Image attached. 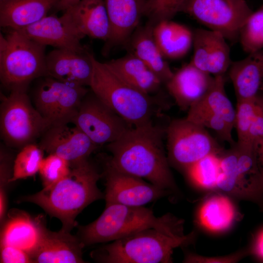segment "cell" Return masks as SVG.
Wrapping results in <instances>:
<instances>
[{
	"instance_id": "1",
	"label": "cell",
	"mask_w": 263,
	"mask_h": 263,
	"mask_svg": "<svg viewBox=\"0 0 263 263\" xmlns=\"http://www.w3.org/2000/svg\"><path fill=\"white\" fill-rule=\"evenodd\" d=\"M165 132L152 121L132 126L118 139L107 144L112 155L107 160L120 172L174 192L177 188L164 149Z\"/></svg>"
},
{
	"instance_id": "2",
	"label": "cell",
	"mask_w": 263,
	"mask_h": 263,
	"mask_svg": "<svg viewBox=\"0 0 263 263\" xmlns=\"http://www.w3.org/2000/svg\"><path fill=\"white\" fill-rule=\"evenodd\" d=\"M70 167L69 174L62 180L19 200L38 206L58 219L61 228L69 231L76 226L75 218L84 208L105 197L97 185L102 174L89 159Z\"/></svg>"
},
{
	"instance_id": "3",
	"label": "cell",
	"mask_w": 263,
	"mask_h": 263,
	"mask_svg": "<svg viewBox=\"0 0 263 263\" xmlns=\"http://www.w3.org/2000/svg\"><path fill=\"white\" fill-rule=\"evenodd\" d=\"M153 228L173 236H184V221L168 213L156 216L144 206L106 205L94 221L79 226L77 236L85 246L113 241L142 230Z\"/></svg>"
},
{
	"instance_id": "4",
	"label": "cell",
	"mask_w": 263,
	"mask_h": 263,
	"mask_svg": "<svg viewBox=\"0 0 263 263\" xmlns=\"http://www.w3.org/2000/svg\"><path fill=\"white\" fill-rule=\"evenodd\" d=\"M195 238L194 231L178 237L149 228L112 241L91 255L104 263H171L174 249L192 244Z\"/></svg>"
},
{
	"instance_id": "5",
	"label": "cell",
	"mask_w": 263,
	"mask_h": 263,
	"mask_svg": "<svg viewBox=\"0 0 263 263\" xmlns=\"http://www.w3.org/2000/svg\"><path fill=\"white\" fill-rule=\"evenodd\" d=\"M91 90L132 126L150 121L156 113V101L118 78L93 55Z\"/></svg>"
},
{
	"instance_id": "6",
	"label": "cell",
	"mask_w": 263,
	"mask_h": 263,
	"mask_svg": "<svg viewBox=\"0 0 263 263\" xmlns=\"http://www.w3.org/2000/svg\"><path fill=\"white\" fill-rule=\"evenodd\" d=\"M46 46L16 30L0 37V79L10 91L27 89L33 80L45 75Z\"/></svg>"
},
{
	"instance_id": "7",
	"label": "cell",
	"mask_w": 263,
	"mask_h": 263,
	"mask_svg": "<svg viewBox=\"0 0 263 263\" xmlns=\"http://www.w3.org/2000/svg\"><path fill=\"white\" fill-rule=\"evenodd\" d=\"M10 92L8 96L0 94V136L7 147L22 149L34 143L52 124L32 106L27 90Z\"/></svg>"
},
{
	"instance_id": "8",
	"label": "cell",
	"mask_w": 263,
	"mask_h": 263,
	"mask_svg": "<svg viewBox=\"0 0 263 263\" xmlns=\"http://www.w3.org/2000/svg\"><path fill=\"white\" fill-rule=\"evenodd\" d=\"M165 131L169 161L184 170L207 156L223 152L206 128L186 118L173 120Z\"/></svg>"
},
{
	"instance_id": "9",
	"label": "cell",
	"mask_w": 263,
	"mask_h": 263,
	"mask_svg": "<svg viewBox=\"0 0 263 263\" xmlns=\"http://www.w3.org/2000/svg\"><path fill=\"white\" fill-rule=\"evenodd\" d=\"M44 77L34 91L35 108L52 125L72 123L90 90L86 87Z\"/></svg>"
},
{
	"instance_id": "10",
	"label": "cell",
	"mask_w": 263,
	"mask_h": 263,
	"mask_svg": "<svg viewBox=\"0 0 263 263\" xmlns=\"http://www.w3.org/2000/svg\"><path fill=\"white\" fill-rule=\"evenodd\" d=\"M72 123L98 146L117 140L132 127L91 90L83 98Z\"/></svg>"
},
{
	"instance_id": "11",
	"label": "cell",
	"mask_w": 263,
	"mask_h": 263,
	"mask_svg": "<svg viewBox=\"0 0 263 263\" xmlns=\"http://www.w3.org/2000/svg\"><path fill=\"white\" fill-rule=\"evenodd\" d=\"M252 12L241 10L229 0H187L181 10L231 43L238 41L240 28Z\"/></svg>"
},
{
	"instance_id": "12",
	"label": "cell",
	"mask_w": 263,
	"mask_h": 263,
	"mask_svg": "<svg viewBox=\"0 0 263 263\" xmlns=\"http://www.w3.org/2000/svg\"><path fill=\"white\" fill-rule=\"evenodd\" d=\"M102 175L105 179L106 205L144 206L172 193L142 178L117 170L107 160Z\"/></svg>"
},
{
	"instance_id": "13",
	"label": "cell",
	"mask_w": 263,
	"mask_h": 263,
	"mask_svg": "<svg viewBox=\"0 0 263 263\" xmlns=\"http://www.w3.org/2000/svg\"><path fill=\"white\" fill-rule=\"evenodd\" d=\"M38 146L48 154L57 155L70 165L89 159L99 147L77 127L52 125L40 137Z\"/></svg>"
},
{
	"instance_id": "14",
	"label": "cell",
	"mask_w": 263,
	"mask_h": 263,
	"mask_svg": "<svg viewBox=\"0 0 263 263\" xmlns=\"http://www.w3.org/2000/svg\"><path fill=\"white\" fill-rule=\"evenodd\" d=\"M193 54L190 62L212 76L225 75L232 61L230 48L220 33L198 28L193 32Z\"/></svg>"
},
{
	"instance_id": "15",
	"label": "cell",
	"mask_w": 263,
	"mask_h": 263,
	"mask_svg": "<svg viewBox=\"0 0 263 263\" xmlns=\"http://www.w3.org/2000/svg\"><path fill=\"white\" fill-rule=\"evenodd\" d=\"M93 54L56 48L45 58V76L70 84L90 87L93 73Z\"/></svg>"
},
{
	"instance_id": "16",
	"label": "cell",
	"mask_w": 263,
	"mask_h": 263,
	"mask_svg": "<svg viewBox=\"0 0 263 263\" xmlns=\"http://www.w3.org/2000/svg\"><path fill=\"white\" fill-rule=\"evenodd\" d=\"M16 31L46 46L80 53L87 51L80 42L83 37L64 13L60 17L47 15L34 24Z\"/></svg>"
},
{
	"instance_id": "17",
	"label": "cell",
	"mask_w": 263,
	"mask_h": 263,
	"mask_svg": "<svg viewBox=\"0 0 263 263\" xmlns=\"http://www.w3.org/2000/svg\"><path fill=\"white\" fill-rule=\"evenodd\" d=\"M4 221L0 232V244L17 247L31 256L47 229L44 218L42 216L34 218L25 211L13 209Z\"/></svg>"
},
{
	"instance_id": "18",
	"label": "cell",
	"mask_w": 263,
	"mask_h": 263,
	"mask_svg": "<svg viewBox=\"0 0 263 263\" xmlns=\"http://www.w3.org/2000/svg\"><path fill=\"white\" fill-rule=\"evenodd\" d=\"M214 80L215 76L200 70L189 62L174 72L165 84L179 108L188 111L204 97Z\"/></svg>"
},
{
	"instance_id": "19",
	"label": "cell",
	"mask_w": 263,
	"mask_h": 263,
	"mask_svg": "<svg viewBox=\"0 0 263 263\" xmlns=\"http://www.w3.org/2000/svg\"><path fill=\"white\" fill-rule=\"evenodd\" d=\"M61 228L56 232L47 229L39 245L31 255L36 263H83L85 247L77 236Z\"/></svg>"
},
{
	"instance_id": "20",
	"label": "cell",
	"mask_w": 263,
	"mask_h": 263,
	"mask_svg": "<svg viewBox=\"0 0 263 263\" xmlns=\"http://www.w3.org/2000/svg\"><path fill=\"white\" fill-rule=\"evenodd\" d=\"M64 13L83 38L109 40L111 27L104 0H80Z\"/></svg>"
},
{
	"instance_id": "21",
	"label": "cell",
	"mask_w": 263,
	"mask_h": 263,
	"mask_svg": "<svg viewBox=\"0 0 263 263\" xmlns=\"http://www.w3.org/2000/svg\"><path fill=\"white\" fill-rule=\"evenodd\" d=\"M110 19L111 34L106 42L107 52L113 46L126 44L140 25L146 0H104Z\"/></svg>"
},
{
	"instance_id": "22",
	"label": "cell",
	"mask_w": 263,
	"mask_h": 263,
	"mask_svg": "<svg viewBox=\"0 0 263 263\" xmlns=\"http://www.w3.org/2000/svg\"><path fill=\"white\" fill-rule=\"evenodd\" d=\"M228 72L237 101L256 98L263 89V49L232 61Z\"/></svg>"
},
{
	"instance_id": "23",
	"label": "cell",
	"mask_w": 263,
	"mask_h": 263,
	"mask_svg": "<svg viewBox=\"0 0 263 263\" xmlns=\"http://www.w3.org/2000/svg\"><path fill=\"white\" fill-rule=\"evenodd\" d=\"M104 63L121 80L147 95L158 93L163 84L142 61L131 53Z\"/></svg>"
},
{
	"instance_id": "24",
	"label": "cell",
	"mask_w": 263,
	"mask_h": 263,
	"mask_svg": "<svg viewBox=\"0 0 263 263\" xmlns=\"http://www.w3.org/2000/svg\"><path fill=\"white\" fill-rule=\"evenodd\" d=\"M153 26L146 23L139 25L130 37L126 44L130 52L142 61L166 84L172 76L171 70L162 55L153 35Z\"/></svg>"
},
{
	"instance_id": "25",
	"label": "cell",
	"mask_w": 263,
	"mask_h": 263,
	"mask_svg": "<svg viewBox=\"0 0 263 263\" xmlns=\"http://www.w3.org/2000/svg\"><path fill=\"white\" fill-rule=\"evenodd\" d=\"M59 0H6L0 3V25L17 30L47 16Z\"/></svg>"
},
{
	"instance_id": "26",
	"label": "cell",
	"mask_w": 263,
	"mask_h": 263,
	"mask_svg": "<svg viewBox=\"0 0 263 263\" xmlns=\"http://www.w3.org/2000/svg\"><path fill=\"white\" fill-rule=\"evenodd\" d=\"M154 39L165 58L184 56L193 45V32L188 27L171 20H163L153 26Z\"/></svg>"
},
{
	"instance_id": "27",
	"label": "cell",
	"mask_w": 263,
	"mask_h": 263,
	"mask_svg": "<svg viewBox=\"0 0 263 263\" xmlns=\"http://www.w3.org/2000/svg\"><path fill=\"white\" fill-rule=\"evenodd\" d=\"M236 218L234 204L227 196L222 194H215L205 200L198 213V220L202 226L215 233L229 229Z\"/></svg>"
},
{
	"instance_id": "28",
	"label": "cell",
	"mask_w": 263,
	"mask_h": 263,
	"mask_svg": "<svg viewBox=\"0 0 263 263\" xmlns=\"http://www.w3.org/2000/svg\"><path fill=\"white\" fill-rule=\"evenodd\" d=\"M225 84V75L215 76V80L211 88L197 103L222 117L234 128L236 109L226 94Z\"/></svg>"
},
{
	"instance_id": "29",
	"label": "cell",
	"mask_w": 263,
	"mask_h": 263,
	"mask_svg": "<svg viewBox=\"0 0 263 263\" xmlns=\"http://www.w3.org/2000/svg\"><path fill=\"white\" fill-rule=\"evenodd\" d=\"M221 154L207 156L185 169V171L190 181L203 189L216 188L221 171Z\"/></svg>"
},
{
	"instance_id": "30",
	"label": "cell",
	"mask_w": 263,
	"mask_h": 263,
	"mask_svg": "<svg viewBox=\"0 0 263 263\" xmlns=\"http://www.w3.org/2000/svg\"><path fill=\"white\" fill-rule=\"evenodd\" d=\"M205 128H208L216 132L223 141L234 146L236 144L232 138L233 128L222 117L196 103L188 111L186 117Z\"/></svg>"
},
{
	"instance_id": "31",
	"label": "cell",
	"mask_w": 263,
	"mask_h": 263,
	"mask_svg": "<svg viewBox=\"0 0 263 263\" xmlns=\"http://www.w3.org/2000/svg\"><path fill=\"white\" fill-rule=\"evenodd\" d=\"M238 41L247 54L263 49V4L244 21L240 30Z\"/></svg>"
},
{
	"instance_id": "32",
	"label": "cell",
	"mask_w": 263,
	"mask_h": 263,
	"mask_svg": "<svg viewBox=\"0 0 263 263\" xmlns=\"http://www.w3.org/2000/svg\"><path fill=\"white\" fill-rule=\"evenodd\" d=\"M221 171L216 188L229 195L242 198V192L237 169V152L235 146L220 154Z\"/></svg>"
},
{
	"instance_id": "33",
	"label": "cell",
	"mask_w": 263,
	"mask_h": 263,
	"mask_svg": "<svg viewBox=\"0 0 263 263\" xmlns=\"http://www.w3.org/2000/svg\"><path fill=\"white\" fill-rule=\"evenodd\" d=\"M43 151L38 145L34 143L21 149L15 158L10 183L33 176L38 172L43 159Z\"/></svg>"
},
{
	"instance_id": "34",
	"label": "cell",
	"mask_w": 263,
	"mask_h": 263,
	"mask_svg": "<svg viewBox=\"0 0 263 263\" xmlns=\"http://www.w3.org/2000/svg\"><path fill=\"white\" fill-rule=\"evenodd\" d=\"M257 97L252 99L237 101L235 128L238 139L236 146L239 148L257 150L251 145L249 140L250 129L256 111Z\"/></svg>"
},
{
	"instance_id": "35",
	"label": "cell",
	"mask_w": 263,
	"mask_h": 263,
	"mask_svg": "<svg viewBox=\"0 0 263 263\" xmlns=\"http://www.w3.org/2000/svg\"><path fill=\"white\" fill-rule=\"evenodd\" d=\"M187 0H146L144 16L148 24L154 26L159 22L171 20L182 9Z\"/></svg>"
},
{
	"instance_id": "36",
	"label": "cell",
	"mask_w": 263,
	"mask_h": 263,
	"mask_svg": "<svg viewBox=\"0 0 263 263\" xmlns=\"http://www.w3.org/2000/svg\"><path fill=\"white\" fill-rule=\"evenodd\" d=\"M71 169L68 161L55 154H49L43 158L39 169L43 187L58 182L66 177Z\"/></svg>"
},
{
	"instance_id": "37",
	"label": "cell",
	"mask_w": 263,
	"mask_h": 263,
	"mask_svg": "<svg viewBox=\"0 0 263 263\" xmlns=\"http://www.w3.org/2000/svg\"><path fill=\"white\" fill-rule=\"evenodd\" d=\"M9 147L4 144L0 147V222L3 223L7 209L6 189L13 176L15 158Z\"/></svg>"
},
{
	"instance_id": "38",
	"label": "cell",
	"mask_w": 263,
	"mask_h": 263,
	"mask_svg": "<svg viewBox=\"0 0 263 263\" xmlns=\"http://www.w3.org/2000/svg\"><path fill=\"white\" fill-rule=\"evenodd\" d=\"M263 140V96L256 98L255 113L250 127L249 140L251 145L257 150Z\"/></svg>"
},
{
	"instance_id": "39",
	"label": "cell",
	"mask_w": 263,
	"mask_h": 263,
	"mask_svg": "<svg viewBox=\"0 0 263 263\" xmlns=\"http://www.w3.org/2000/svg\"><path fill=\"white\" fill-rule=\"evenodd\" d=\"M0 263H33L30 255L26 252L12 245L0 244Z\"/></svg>"
},
{
	"instance_id": "40",
	"label": "cell",
	"mask_w": 263,
	"mask_h": 263,
	"mask_svg": "<svg viewBox=\"0 0 263 263\" xmlns=\"http://www.w3.org/2000/svg\"><path fill=\"white\" fill-rule=\"evenodd\" d=\"M239 252L230 255L218 257H206L193 253L187 254L184 262L193 263H234L240 261L245 255Z\"/></svg>"
},
{
	"instance_id": "41",
	"label": "cell",
	"mask_w": 263,
	"mask_h": 263,
	"mask_svg": "<svg viewBox=\"0 0 263 263\" xmlns=\"http://www.w3.org/2000/svg\"><path fill=\"white\" fill-rule=\"evenodd\" d=\"M251 253L257 259L263 262V227L254 237L251 245Z\"/></svg>"
},
{
	"instance_id": "42",
	"label": "cell",
	"mask_w": 263,
	"mask_h": 263,
	"mask_svg": "<svg viewBox=\"0 0 263 263\" xmlns=\"http://www.w3.org/2000/svg\"><path fill=\"white\" fill-rule=\"evenodd\" d=\"M257 163L259 176L263 191V140L258 148Z\"/></svg>"
},
{
	"instance_id": "43",
	"label": "cell",
	"mask_w": 263,
	"mask_h": 263,
	"mask_svg": "<svg viewBox=\"0 0 263 263\" xmlns=\"http://www.w3.org/2000/svg\"><path fill=\"white\" fill-rule=\"evenodd\" d=\"M80 0H59L56 5V9L60 11H65L68 8L77 3Z\"/></svg>"
},
{
	"instance_id": "44",
	"label": "cell",
	"mask_w": 263,
	"mask_h": 263,
	"mask_svg": "<svg viewBox=\"0 0 263 263\" xmlns=\"http://www.w3.org/2000/svg\"><path fill=\"white\" fill-rule=\"evenodd\" d=\"M237 7L246 12H252L248 5L244 0H229Z\"/></svg>"
},
{
	"instance_id": "45",
	"label": "cell",
	"mask_w": 263,
	"mask_h": 263,
	"mask_svg": "<svg viewBox=\"0 0 263 263\" xmlns=\"http://www.w3.org/2000/svg\"><path fill=\"white\" fill-rule=\"evenodd\" d=\"M6 0H0V3Z\"/></svg>"
}]
</instances>
